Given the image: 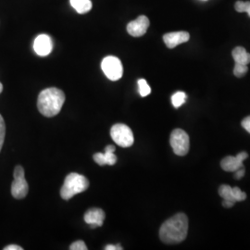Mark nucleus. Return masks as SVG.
<instances>
[{
	"label": "nucleus",
	"instance_id": "1",
	"mask_svg": "<svg viewBox=\"0 0 250 250\" xmlns=\"http://www.w3.org/2000/svg\"><path fill=\"white\" fill-rule=\"evenodd\" d=\"M188 232V216L185 213H177L161 225L160 238L165 244H179L187 238Z\"/></svg>",
	"mask_w": 250,
	"mask_h": 250
},
{
	"label": "nucleus",
	"instance_id": "2",
	"mask_svg": "<svg viewBox=\"0 0 250 250\" xmlns=\"http://www.w3.org/2000/svg\"><path fill=\"white\" fill-rule=\"evenodd\" d=\"M65 102V95L63 91L55 87L43 90L37 100V107L39 112L45 117L58 115L62 108Z\"/></svg>",
	"mask_w": 250,
	"mask_h": 250
},
{
	"label": "nucleus",
	"instance_id": "3",
	"mask_svg": "<svg viewBox=\"0 0 250 250\" xmlns=\"http://www.w3.org/2000/svg\"><path fill=\"white\" fill-rule=\"evenodd\" d=\"M89 187V182L83 175L76 172L70 173L63 184L61 190V197L64 200H70L75 195L84 192Z\"/></svg>",
	"mask_w": 250,
	"mask_h": 250
},
{
	"label": "nucleus",
	"instance_id": "4",
	"mask_svg": "<svg viewBox=\"0 0 250 250\" xmlns=\"http://www.w3.org/2000/svg\"><path fill=\"white\" fill-rule=\"evenodd\" d=\"M110 136L118 146L125 148L132 146L134 144V134L132 130L123 124H118L111 127Z\"/></svg>",
	"mask_w": 250,
	"mask_h": 250
},
{
	"label": "nucleus",
	"instance_id": "5",
	"mask_svg": "<svg viewBox=\"0 0 250 250\" xmlns=\"http://www.w3.org/2000/svg\"><path fill=\"white\" fill-rule=\"evenodd\" d=\"M170 143L172 150L177 156H186L189 151V135L182 129H175L170 134Z\"/></svg>",
	"mask_w": 250,
	"mask_h": 250
},
{
	"label": "nucleus",
	"instance_id": "6",
	"mask_svg": "<svg viewBox=\"0 0 250 250\" xmlns=\"http://www.w3.org/2000/svg\"><path fill=\"white\" fill-rule=\"evenodd\" d=\"M101 69L109 80L118 81L123 77L124 68L121 61L114 56H107L102 62Z\"/></svg>",
	"mask_w": 250,
	"mask_h": 250
},
{
	"label": "nucleus",
	"instance_id": "7",
	"mask_svg": "<svg viewBox=\"0 0 250 250\" xmlns=\"http://www.w3.org/2000/svg\"><path fill=\"white\" fill-rule=\"evenodd\" d=\"M29 191L28 184L24 177V170L18 165L14 170V181L11 185V195L17 199L26 197Z\"/></svg>",
	"mask_w": 250,
	"mask_h": 250
},
{
	"label": "nucleus",
	"instance_id": "8",
	"mask_svg": "<svg viewBox=\"0 0 250 250\" xmlns=\"http://www.w3.org/2000/svg\"><path fill=\"white\" fill-rule=\"evenodd\" d=\"M148 27H149V20L146 16L141 15L136 20L130 21L128 23L127 32L130 36L140 37L146 33Z\"/></svg>",
	"mask_w": 250,
	"mask_h": 250
},
{
	"label": "nucleus",
	"instance_id": "9",
	"mask_svg": "<svg viewBox=\"0 0 250 250\" xmlns=\"http://www.w3.org/2000/svg\"><path fill=\"white\" fill-rule=\"evenodd\" d=\"M249 158V154L247 152H240L237 156L225 157L221 162V166L225 171L233 172L242 167H244V161Z\"/></svg>",
	"mask_w": 250,
	"mask_h": 250
},
{
	"label": "nucleus",
	"instance_id": "10",
	"mask_svg": "<svg viewBox=\"0 0 250 250\" xmlns=\"http://www.w3.org/2000/svg\"><path fill=\"white\" fill-rule=\"evenodd\" d=\"M53 49V43L50 36L40 35L37 36L34 42V50L38 56L45 57L51 53Z\"/></svg>",
	"mask_w": 250,
	"mask_h": 250
},
{
	"label": "nucleus",
	"instance_id": "11",
	"mask_svg": "<svg viewBox=\"0 0 250 250\" xmlns=\"http://www.w3.org/2000/svg\"><path fill=\"white\" fill-rule=\"evenodd\" d=\"M116 150L115 146L112 145H108L105 148V153H96L94 155V161H96L100 166L104 165H114L117 162L116 155L114 152Z\"/></svg>",
	"mask_w": 250,
	"mask_h": 250
},
{
	"label": "nucleus",
	"instance_id": "12",
	"mask_svg": "<svg viewBox=\"0 0 250 250\" xmlns=\"http://www.w3.org/2000/svg\"><path fill=\"white\" fill-rule=\"evenodd\" d=\"M189 39H190V35L188 32H184V31L169 33L163 36V41L169 48H174L177 45L188 42Z\"/></svg>",
	"mask_w": 250,
	"mask_h": 250
},
{
	"label": "nucleus",
	"instance_id": "13",
	"mask_svg": "<svg viewBox=\"0 0 250 250\" xmlns=\"http://www.w3.org/2000/svg\"><path fill=\"white\" fill-rule=\"evenodd\" d=\"M106 214L101 208H90L84 214V222L89 224L91 228H97L103 225Z\"/></svg>",
	"mask_w": 250,
	"mask_h": 250
},
{
	"label": "nucleus",
	"instance_id": "14",
	"mask_svg": "<svg viewBox=\"0 0 250 250\" xmlns=\"http://www.w3.org/2000/svg\"><path fill=\"white\" fill-rule=\"evenodd\" d=\"M232 55L235 63L243 65H249L250 63V54L243 46L235 47L232 50Z\"/></svg>",
	"mask_w": 250,
	"mask_h": 250
},
{
	"label": "nucleus",
	"instance_id": "15",
	"mask_svg": "<svg viewBox=\"0 0 250 250\" xmlns=\"http://www.w3.org/2000/svg\"><path fill=\"white\" fill-rule=\"evenodd\" d=\"M70 3L72 8L80 14L87 13L92 9L91 0H70Z\"/></svg>",
	"mask_w": 250,
	"mask_h": 250
},
{
	"label": "nucleus",
	"instance_id": "16",
	"mask_svg": "<svg viewBox=\"0 0 250 250\" xmlns=\"http://www.w3.org/2000/svg\"><path fill=\"white\" fill-rule=\"evenodd\" d=\"M219 195L223 197L224 199H227V200H231L235 202L234 197H233V194H232V188L228 185H222L220 188H219Z\"/></svg>",
	"mask_w": 250,
	"mask_h": 250
},
{
	"label": "nucleus",
	"instance_id": "17",
	"mask_svg": "<svg viewBox=\"0 0 250 250\" xmlns=\"http://www.w3.org/2000/svg\"><path fill=\"white\" fill-rule=\"evenodd\" d=\"M186 100H187V95L186 93L182 92V91H179L176 92L172 97H171V103L173 105V107L178 108L181 107L183 104L186 103Z\"/></svg>",
	"mask_w": 250,
	"mask_h": 250
},
{
	"label": "nucleus",
	"instance_id": "18",
	"mask_svg": "<svg viewBox=\"0 0 250 250\" xmlns=\"http://www.w3.org/2000/svg\"><path fill=\"white\" fill-rule=\"evenodd\" d=\"M138 88H139V94L142 98L147 97L151 93V88L145 79L138 80Z\"/></svg>",
	"mask_w": 250,
	"mask_h": 250
},
{
	"label": "nucleus",
	"instance_id": "19",
	"mask_svg": "<svg viewBox=\"0 0 250 250\" xmlns=\"http://www.w3.org/2000/svg\"><path fill=\"white\" fill-rule=\"evenodd\" d=\"M248 72H249V67H248V65H243V64L235 63L234 68H233V74H234L236 77H238V78L244 77Z\"/></svg>",
	"mask_w": 250,
	"mask_h": 250
},
{
	"label": "nucleus",
	"instance_id": "20",
	"mask_svg": "<svg viewBox=\"0 0 250 250\" xmlns=\"http://www.w3.org/2000/svg\"><path fill=\"white\" fill-rule=\"evenodd\" d=\"M234 8L238 12H247L250 17V1H237L234 5Z\"/></svg>",
	"mask_w": 250,
	"mask_h": 250
},
{
	"label": "nucleus",
	"instance_id": "21",
	"mask_svg": "<svg viewBox=\"0 0 250 250\" xmlns=\"http://www.w3.org/2000/svg\"><path fill=\"white\" fill-rule=\"evenodd\" d=\"M232 194L235 202H239V201H244L247 198V194L245 192H243L241 189L237 187L232 188Z\"/></svg>",
	"mask_w": 250,
	"mask_h": 250
},
{
	"label": "nucleus",
	"instance_id": "22",
	"mask_svg": "<svg viewBox=\"0 0 250 250\" xmlns=\"http://www.w3.org/2000/svg\"><path fill=\"white\" fill-rule=\"evenodd\" d=\"M5 134H6V125L3 117L0 115V150L3 146L4 140H5Z\"/></svg>",
	"mask_w": 250,
	"mask_h": 250
},
{
	"label": "nucleus",
	"instance_id": "23",
	"mask_svg": "<svg viewBox=\"0 0 250 250\" xmlns=\"http://www.w3.org/2000/svg\"><path fill=\"white\" fill-rule=\"evenodd\" d=\"M70 250H87V247L85 245V243L82 240L73 242L72 245L70 246Z\"/></svg>",
	"mask_w": 250,
	"mask_h": 250
},
{
	"label": "nucleus",
	"instance_id": "24",
	"mask_svg": "<svg viewBox=\"0 0 250 250\" xmlns=\"http://www.w3.org/2000/svg\"><path fill=\"white\" fill-rule=\"evenodd\" d=\"M243 128L250 134V116L245 118L241 123Z\"/></svg>",
	"mask_w": 250,
	"mask_h": 250
},
{
	"label": "nucleus",
	"instance_id": "25",
	"mask_svg": "<svg viewBox=\"0 0 250 250\" xmlns=\"http://www.w3.org/2000/svg\"><path fill=\"white\" fill-rule=\"evenodd\" d=\"M245 168L244 167H242L240 169H238V170H235V171H233L234 172V178L237 179V180H240V179L243 178L244 176H245Z\"/></svg>",
	"mask_w": 250,
	"mask_h": 250
},
{
	"label": "nucleus",
	"instance_id": "26",
	"mask_svg": "<svg viewBox=\"0 0 250 250\" xmlns=\"http://www.w3.org/2000/svg\"><path fill=\"white\" fill-rule=\"evenodd\" d=\"M234 204H235V202L231 201V200L224 199V201H223V206H224V208H232V207H233Z\"/></svg>",
	"mask_w": 250,
	"mask_h": 250
},
{
	"label": "nucleus",
	"instance_id": "27",
	"mask_svg": "<svg viewBox=\"0 0 250 250\" xmlns=\"http://www.w3.org/2000/svg\"><path fill=\"white\" fill-rule=\"evenodd\" d=\"M5 250H22V248H21L20 246H16V245H10V246H8V247H6Z\"/></svg>",
	"mask_w": 250,
	"mask_h": 250
},
{
	"label": "nucleus",
	"instance_id": "28",
	"mask_svg": "<svg viewBox=\"0 0 250 250\" xmlns=\"http://www.w3.org/2000/svg\"><path fill=\"white\" fill-rule=\"evenodd\" d=\"M105 250H117V247L113 245H107V247L105 248Z\"/></svg>",
	"mask_w": 250,
	"mask_h": 250
},
{
	"label": "nucleus",
	"instance_id": "29",
	"mask_svg": "<svg viewBox=\"0 0 250 250\" xmlns=\"http://www.w3.org/2000/svg\"><path fill=\"white\" fill-rule=\"evenodd\" d=\"M2 91H3V85H2V83H0V94L2 93Z\"/></svg>",
	"mask_w": 250,
	"mask_h": 250
}]
</instances>
